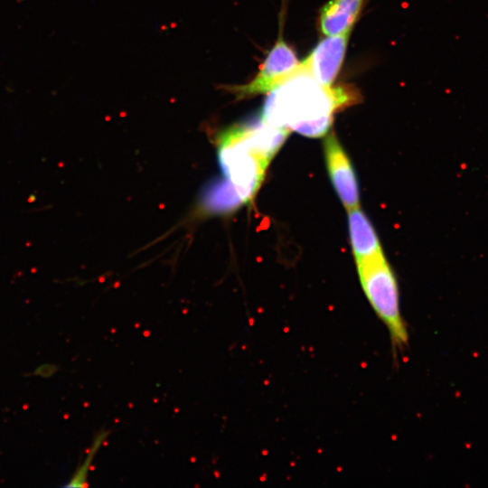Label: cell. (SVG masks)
Instances as JSON below:
<instances>
[{
  "label": "cell",
  "mask_w": 488,
  "mask_h": 488,
  "mask_svg": "<svg viewBox=\"0 0 488 488\" xmlns=\"http://www.w3.org/2000/svg\"><path fill=\"white\" fill-rule=\"evenodd\" d=\"M290 133L267 124L261 117L224 130L217 144L224 181L209 194L206 202L210 208L232 210L250 202L265 178L269 163Z\"/></svg>",
  "instance_id": "cell-1"
},
{
  "label": "cell",
  "mask_w": 488,
  "mask_h": 488,
  "mask_svg": "<svg viewBox=\"0 0 488 488\" xmlns=\"http://www.w3.org/2000/svg\"><path fill=\"white\" fill-rule=\"evenodd\" d=\"M360 99L349 86H324L298 70L267 93L260 117L267 124L317 138L326 136L334 114Z\"/></svg>",
  "instance_id": "cell-2"
},
{
  "label": "cell",
  "mask_w": 488,
  "mask_h": 488,
  "mask_svg": "<svg viewBox=\"0 0 488 488\" xmlns=\"http://www.w3.org/2000/svg\"><path fill=\"white\" fill-rule=\"evenodd\" d=\"M362 291L376 315L387 328L393 352L408 344V331L399 305L398 283L384 254L356 262Z\"/></svg>",
  "instance_id": "cell-3"
},
{
  "label": "cell",
  "mask_w": 488,
  "mask_h": 488,
  "mask_svg": "<svg viewBox=\"0 0 488 488\" xmlns=\"http://www.w3.org/2000/svg\"><path fill=\"white\" fill-rule=\"evenodd\" d=\"M298 64L296 52L280 34L255 77L247 83L230 85L226 89L238 99L267 94L293 76Z\"/></svg>",
  "instance_id": "cell-4"
},
{
  "label": "cell",
  "mask_w": 488,
  "mask_h": 488,
  "mask_svg": "<svg viewBox=\"0 0 488 488\" xmlns=\"http://www.w3.org/2000/svg\"><path fill=\"white\" fill-rule=\"evenodd\" d=\"M352 30L325 35L298 64V70L312 76L320 84L333 85L346 54Z\"/></svg>",
  "instance_id": "cell-5"
},
{
  "label": "cell",
  "mask_w": 488,
  "mask_h": 488,
  "mask_svg": "<svg viewBox=\"0 0 488 488\" xmlns=\"http://www.w3.org/2000/svg\"><path fill=\"white\" fill-rule=\"evenodd\" d=\"M324 148L329 177L342 203L347 211L360 207L359 187L354 169L333 133L326 135Z\"/></svg>",
  "instance_id": "cell-6"
},
{
  "label": "cell",
  "mask_w": 488,
  "mask_h": 488,
  "mask_svg": "<svg viewBox=\"0 0 488 488\" xmlns=\"http://www.w3.org/2000/svg\"><path fill=\"white\" fill-rule=\"evenodd\" d=\"M366 0H330L320 10L319 28L324 35L352 30Z\"/></svg>",
  "instance_id": "cell-7"
},
{
  "label": "cell",
  "mask_w": 488,
  "mask_h": 488,
  "mask_svg": "<svg viewBox=\"0 0 488 488\" xmlns=\"http://www.w3.org/2000/svg\"><path fill=\"white\" fill-rule=\"evenodd\" d=\"M348 226L355 262L383 254L374 228L360 207L348 210Z\"/></svg>",
  "instance_id": "cell-8"
},
{
  "label": "cell",
  "mask_w": 488,
  "mask_h": 488,
  "mask_svg": "<svg viewBox=\"0 0 488 488\" xmlns=\"http://www.w3.org/2000/svg\"><path fill=\"white\" fill-rule=\"evenodd\" d=\"M108 434V431L103 430L100 431L99 435L95 437L93 445L89 452L88 453V456L86 457L84 463L79 467L78 471L75 473L70 483L66 485L67 487L86 486L88 471L91 465V462L96 453L106 440Z\"/></svg>",
  "instance_id": "cell-9"
}]
</instances>
